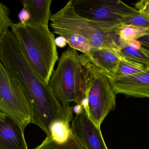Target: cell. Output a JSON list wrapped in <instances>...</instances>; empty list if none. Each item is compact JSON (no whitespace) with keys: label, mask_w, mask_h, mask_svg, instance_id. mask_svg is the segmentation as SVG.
Listing matches in <instances>:
<instances>
[{"label":"cell","mask_w":149,"mask_h":149,"mask_svg":"<svg viewBox=\"0 0 149 149\" xmlns=\"http://www.w3.org/2000/svg\"><path fill=\"white\" fill-rule=\"evenodd\" d=\"M0 63L19 83L30 100L33 114L32 123L47 135L54 121L72 120L73 107L64 106L59 102L49 84L33 68L9 29L0 33Z\"/></svg>","instance_id":"obj_1"},{"label":"cell","mask_w":149,"mask_h":149,"mask_svg":"<svg viewBox=\"0 0 149 149\" xmlns=\"http://www.w3.org/2000/svg\"><path fill=\"white\" fill-rule=\"evenodd\" d=\"M50 21L53 33L65 38L71 48L85 54L91 48L117 51L124 44L115 31L119 22H104L82 17L75 12L72 0L52 15Z\"/></svg>","instance_id":"obj_2"},{"label":"cell","mask_w":149,"mask_h":149,"mask_svg":"<svg viewBox=\"0 0 149 149\" xmlns=\"http://www.w3.org/2000/svg\"><path fill=\"white\" fill-rule=\"evenodd\" d=\"M11 31L19 40L33 68L49 84L58 60L54 34L49 26L30 22L14 23Z\"/></svg>","instance_id":"obj_3"},{"label":"cell","mask_w":149,"mask_h":149,"mask_svg":"<svg viewBox=\"0 0 149 149\" xmlns=\"http://www.w3.org/2000/svg\"><path fill=\"white\" fill-rule=\"evenodd\" d=\"M49 85L64 106H70L71 102L82 104L85 97V78L77 50L70 47L63 52Z\"/></svg>","instance_id":"obj_4"},{"label":"cell","mask_w":149,"mask_h":149,"mask_svg":"<svg viewBox=\"0 0 149 149\" xmlns=\"http://www.w3.org/2000/svg\"><path fill=\"white\" fill-rule=\"evenodd\" d=\"M80 59L85 78L86 106L84 108L90 119L100 127L108 114L116 108V93L109 77L87 55H80Z\"/></svg>","instance_id":"obj_5"},{"label":"cell","mask_w":149,"mask_h":149,"mask_svg":"<svg viewBox=\"0 0 149 149\" xmlns=\"http://www.w3.org/2000/svg\"><path fill=\"white\" fill-rule=\"evenodd\" d=\"M0 112L13 119L24 131L33 120L32 104L19 82L0 63Z\"/></svg>","instance_id":"obj_6"},{"label":"cell","mask_w":149,"mask_h":149,"mask_svg":"<svg viewBox=\"0 0 149 149\" xmlns=\"http://www.w3.org/2000/svg\"><path fill=\"white\" fill-rule=\"evenodd\" d=\"M75 12L82 17L104 22H120L138 13L119 0H72Z\"/></svg>","instance_id":"obj_7"},{"label":"cell","mask_w":149,"mask_h":149,"mask_svg":"<svg viewBox=\"0 0 149 149\" xmlns=\"http://www.w3.org/2000/svg\"><path fill=\"white\" fill-rule=\"evenodd\" d=\"M70 130L84 149H108L100 127L90 119L84 107L73 119Z\"/></svg>","instance_id":"obj_8"},{"label":"cell","mask_w":149,"mask_h":149,"mask_svg":"<svg viewBox=\"0 0 149 149\" xmlns=\"http://www.w3.org/2000/svg\"><path fill=\"white\" fill-rule=\"evenodd\" d=\"M109 78L116 94L149 98V66L145 71L134 74Z\"/></svg>","instance_id":"obj_9"},{"label":"cell","mask_w":149,"mask_h":149,"mask_svg":"<svg viewBox=\"0 0 149 149\" xmlns=\"http://www.w3.org/2000/svg\"><path fill=\"white\" fill-rule=\"evenodd\" d=\"M24 132L13 119L0 112V149H28Z\"/></svg>","instance_id":"obj_10"},{"label":"cell","mask_w":149,"mask_h":149,"mask_svg":"<svg viewBox=\"0 0 149 149\" xmlns=\"http://www.w3.org/2000/svg\"><path fill=\"white\" fill-rule=\"evenodd\" d=\"M91 61L109 78L116 73L121 56L116 50L109 48H91L86 54Z\"/></svg>","instance_id":"obj_11"},{"label":"cell","mask_w":149,"mask_h":149,"mask_svg":"<svg viewBox=\"0 0 149 149\" xmlns=\"http://www.w3.org/2000/svg\"><path fill=\"white\" fill-rule=\"evenodd\" d=\"M21 2L23 8L30 14V22L48 26L51 17L50 6L52 0H22Z\"/></svg>","instance_id":"obj_12"},{"label":"cell","mask_w":149,"mask_h":149,"mask_svg":"<svg viewBox=\"0 0 149 149\" xmlns=\"http://www.w3.org/2000/svg\"><path fill=\"white\" fill-rule=\"evenodd\" d=\"M115 31L119 40L126 44H130L143 36L149 35V31L146 29L125 24L118 25Z\"/></svg>","instance_id":"obj_13"},{"label":"cell","mask_w":149,"mask_h":149,"mask_svg":"<svg viewBox=\"0 0 149 149\" xmlns=\"http://www.w3.org/2000/svg\"><path fill=\"white\" fill-rule=\"evenodd\" d=\"M71 121L58 119L50 125L47 136L52 138L59 143H63L68 140L72 135L70 123Z\"/></svg>","instance_id":"obj_14"},{"label":"cell","mask_w":149,"mask_h":149,"mask_svg":"<svg viewBox=\"0 0 149 149\" xmlns=\"http://www.w3.org/2000/svg\"><path fill=\"white\" fill-rule=\"evenodd\" d=\"M141 47V44L136 40L124 44L117 51L123 57L149 66V58L140 50Z\"/></svg>","instance_id":"obj_15"},{"label":"cell","mask_w":149,"mask_h":149,"mask_svg":"<svg viewBox=\"0 0 149 149\" xmlns=\"http://www.w3.org/2000/svg\"><path fill=\"white\" fill-rule=\"evenodd\" d=\"M121 56L117 70L114 77L134 74L145 71L148 68V66L144 64Z\"/></svg>","instance_id":"obj_16"},{"label":"cell","mask_w":149,"mask_h":149,"mask_svg":"<svg viewBox=\"0 0 149 149\" xmlns=\"http://www.w3.org/2000/svg\"><path fill=\"white\" fill-rule=\"evenodd\" d=\"M34 149H84L73 135L65 143H59L47 136L45 140Z\"/></svg>","instance_id":"obj_17"},{"label":"cell","mask_w":149,"mask_h":149,"mask_svg":"<svg viewBox=\"0 0 149 149\" xmlns=\"http://www.w3.org/2000/svg\"><path fill=\"white\" fill-rule=\"evenodd\" d=\"M120 23L135 26L149 31V19L139 11L137 13L124 19L120 21Z\"/></svg>","instance_id":"obj_18"},{"label":"cell","mask_w":149,"mask_h":149,"mask_svg":"<svg viewBox=\"0 0 149 149\" xmlns=\"http://www.w3.org/2000/svg\"><path fill=\"white\" fill-rule=\"evenodd\" d=\"M10 10L3 3L0 4V33L9 27L12 28L14 25L9 18Z\"/></svg>","instance_id":"obj_19"},{"label":"cell","mask_w":149,"mask_h":149,"mask_svg":"<svg viewBox=\"0 0 149 149\" xmlns=\"http://www.w3.org/2000/svg\"><path fill=\"white\" fill-rule=\"evenodd\" d=\"M135 8L149 19V0H141L135 4Z\"/></svg>","instance_id":"obj_20"},{"label":"cell","mask_w":149,"mask_h":149,"mask_svg":"<svg viewBox=\"0 0 149 149\" xmlns=\"http://www.w3.org/2000/svg\"><path fill=\"white\" fill-rule=\"evenodd\" d=\"M19 20L21 23L25 24L30 22L31 20V16L29 12L27 9L23 8L20 12L19 13L18 15Z\"/></svg>","instance_id":"obj_21"},{"label":"cell","mask_w":149,"mask_h":149,"mask_svg":"<svg viewBox=\"0 0 149 149\" xmlns=\"http://www.w3.org/2000/svg\"><path fill=\"white\" fill-rule=\"evenodd\" d=\"M56 44L57 47L60 48L65 47L68 43L67 40L62 36H59L56 38Z\"/></svg>","instance_id":"obj_22"},{"label":"cell","mask_w":149,"mask_h":149,"mask_svg":"<svg viewBox=\"0 0 149 149\" xmlns=\"http://www.w3.org/2000/svg\"><path fill=\"white\" fill-rule=\"evenodd\" d=\"M137 41L143 47L149 50V35L143 36Z\"/></svg>","instance_id":"obj_23"},{"label":"cell","mask_w":149,"mask_h":149,"mask_svg":"<svg viewBox=\"0 0 149 149\" xmlns=\"http://www.w3.org/2000/svg\"><path fill=\"white\" fill-rule=\"evenodd\" d=\"M83 109V106L81 104H77L73 107V112L77 115L81 112Z\"/></svg>","instance_id":"obj_24"},{"label":"cell","mask_w":149,"mask_h":149,"mask_svg":"<svg viewBox=\"0 0 149 149\" xmlns=\"http://www.w3.org/2000/svg\"><path fill=\"white\" fill-rule=\"evenodd\" d=\"M140 50L147 56V57L149 58V49H147L143 47L142 46V47L140 48Z\"/></svg>","instance_id":"obj_25"}]
</instances>
